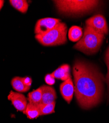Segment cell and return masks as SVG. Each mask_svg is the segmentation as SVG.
I'll return each mask as SVG.
<instances>
[{
	"label": "cell",
	"mask_w": 109,
	"mask_h": 123,
	"mask_svg": "<svg viewBox=\"0 0 109 123\" xmlns=\"http://www.w3.org/2000/svg\"><path fill=\"white\" fill-rule=\"evenodd\" d=\"M73 74L74 93L79 106L88 109L99 104L105 80L103 74L92 64L80 60L75 62Z\"/></svg>",
	"instance_id": "1"
},
{
	"label": "cell",
	"mask_w": 109,
	"mask_h": 123,
	"mask_svg": "<svg viewBox=\"0 0 109 123\" xmlns=\"http://www.w3.org/2000/svg\"><path fill=\"white\" fill-rule=\"evenodd\" d=\"M53 2L59 13L69 15L90 12L100 3L99 1L94 0H56Z\"/></svg>",
	"instance_id": "2"
},
{
	"label": "cell",
	"mask_w": 109,
	"mask_h": 123,
	"mask_svg": "<svg viewBox=\"0 0 109 123\" xmlns=\"http://www.w3.org/2000/svg\"><path fill=\"white\" fill-rule=\"evenodd\" d=\"M104 36L86 26L83 37L74 45V48L87 55L96 53L102 44Z\"/></svg>",
	"instance_id": "3"
},
{
	"label": "cell",
	"mask_w": 109,
	"mask_h": 123,
	"mask_svg": "<svg viewBox=\"0 0 109 123\" xmlns=\"http://www.w3.org/2000/svg\"><path fill=\"white\" fill-rule=\"evenodd\" d=\"M67 27L65 23L59 22L52 30L44 35H36L35 38L42 45L52 46L64 44L67 42Z\"/></svg>",
	"instance_id": "4"
},
{
	"label": "cell",
	"mask_w": 109,
	"mask_h": 123,
	"mask_svg": "<svg viewBox=\"0 0 109 123\" xmlns=\"http://www.w3.org/2000/svg\"><path fill=\"white\" fill-rule=\"evenodd\" d=\"M86 26L97 33L107 35L108 33V27L105 17L101 14L95 15L86 21Z\"/></svg>",
	"instance_id": "5"
},
{
	"label": "cell",
	"mask_w": 109,
	"mask_h": 123,
	"mask_svg": "<svg viewBox=\"0 0 109 123\" xmlns=\"http://www.w3.org/2000/svg\"><path fill=\"white\" fill-rule=\"evenodd\" d=\"M61 20L54 18H44L38 20L37 21L35 28L34 33L36 35H44L55 28Z\"/></svg>",
	"instance_id": "6"
},
{
	"label": "cell",
	"mask_w": 109,
	"mask_h": 123,
	"mask_svg": "<svg viewBox=\"0 0 109 123\" xmlns=\"http://www.w3.org/2000/svg\"><path fill=\"white\" fill-rule=\"evenodd\" d=\"M7 98L11 101L12 105L18 111L22 112L25 114L28 105V100L23 94L18 92L11 91L7 96Z\"/></svg>",
	"instance_id": "7"
},
{
	"label": "cell",
	"mask_w": 109,
	"mask_h": 123,
	"mask_svg": "<svg viewBox=\"0 0 109 123\" xmlns=\"http://www.w3.org/2000/svg\"><path fill=\"white\" fill-rule=\"evenodd\" d=\"M60 91L63 99L69 104L72 100L74 93V86L71 78L63 81L60 85Z\"/></svg>",
	"instance_id": "8"
},
{
	"label": "cell",
	"mask_w": 109,
	"mask_h": 123,
	"mask_svg": "<svg viewBox=\"0 0 109 123\" xmlns=\"http://www.w3.org/2000/svg\"><path fill=\"white\" fill-rule=\"evenodd\" d=\"M40 87L42 95L41 104L48 105L55 102L57 98L55 89L52 87L47 85H43Z\"/></svg>",
	"instance_id": "9"
},
{
	"label": "cell",
	"mask_w": 109,
	"mask_h": 123,
	"mask_svg": "<svg viewBox=\"0 0 109 123\" xmlns=\"http://www.w3.org/2000/svg\"><path fill=\"white\" fill-rule=\"evenodd\" d=\"M51 74L55 78L63 81L71 78L70 67L68 64H64L58 67Z\"/></svg>",
	"instance_id": "10"
},
{
	"label": "cell",
	"mask_w": 109,
	"mask_h": 123,
	"mask_svg": "<svg viewBox=\"0 0 109 123\" xmlns=\"http://www.w3.org/2000/svg\"><path fill=\"white\" fill-rule=\"evenodd\" d=\"M39 105L32 104L29 102L28 103L25 114L29 119H35L40 116V111Z\"/></svg>",
	"instance_id": "11"
},
{
	"label": "cell",
	"mask_w": 109,
	"mask_h": 123,
	"mask_svg": "<svg viewBox=\"0 0 109 123\" xmlns=\"http://www.w3.org/2000/svg\"><path fill=\"white\" fill-rule=\"evenodd\" d=\"M11 84L13 89L18 93H25L30 89V87L25 85L22 77L19 76L13 78L11 81Z\"/></svg>",
	"instance_id": "12"
},
{
	"label": "cell",
	"mask_w": 109,
	"mask_h": 123,
	"mask_svg": "<svg viewBox=\"0 0 109 123\" xmlns=\"http://www.w3.org/2000/svg\"><path fill=\"white\" fill-rule=\"evenodd\" d=\"M42 96L41 88V87H39L28 94L27 100L29 103L32 104H41L42 101Z\"/></svg>",
	"instance_id": "13"
},
{
	"label": "cell",
	"mask_w": 109,
	"mask_h": 123,
	"mask_svg": "<svg viewBox=\"0 0 109 123\" xmlns=\"http://www.w3.org/2000/svg\"><path fill=\"white\" fill-rule=\"evenodd\" d=\"M82 30L80 27L74 26L71 27L69 30V39L73 42H76L80 40L82 38Z\"/></svg>",
	"instance_id": "14"
},
{
	"label": "cell",
	"mask_w": 109,
	"mask_h": 123,
	"mask_svg": "<svg viewBox=\"0 0 109 123\" xmlns=\"http://www.w3.org/2000/svg\"><path fill=\"white\" fill-rule=\"evenodd\" d=\"M11 5L19 12L22 13L27 12L29 4L26 0H10Z\"/></svg>",
	"instance_id": "15"
},
{
	"label": "cell",
	"mask_w": 109,
	"mask_h": 123,
	"mask_svg": "<svg viewBox=\"0 0 109 123\" xmlns=\"http://www.w3.org/2000/svg\"><path fill=\"white\" fill-rule=\"evenodd\" d=\"M39 108L40 111V116H44L51 114L55 112V108L56 106V101L50 104L43 105L39 104Z\"/></svg>",
	"instance_id": "16"
},
{
	"label": "cell",
	"mask_w": 109,
	"mask_h": 123,
	"mask_svg": "<svg viewBox=\"0 0 109 123\" xmlns=\"http://www.w3.org/2000/svg\"><path fill=\"white\" fill-rule=\"evenodd\" d=\"M105 61H106V65L108 68V73L105 78V81L107 85L108 97V99H109V47L106 51V56H105Z\"/></svg>",
	"instance_id": "17"
},
{
	"label": "cell",
	"mask_w": 109,
	"mask_h": 123,
	"mask_svg": "<svg viewBox=\"0 0 109 123\" xmlns=\"http://www.w3.org/2000/svg\"><path fill=\"white\" fill-rule=\"evenodd\" d=\"M45 81L47 84L49 85H53L55 82V78L53 77L52 74H47L45 76Z\"/></svg>",
	"instance_id": "18"
},
{
	"label": "cell",
	"mask_w": 109,
	"mask_h": 123,
	"mask_svg": "<svg viewBox=\"0 0 109 123\" xmlns=\"http://www.w3.org/2000/svg\"><path fill=\"white\" fill-rule=\"evenodd\" d=\"M22 78H23V82L25 84V85L31 88V86L32 84V78L29 76H26L24 77H22Z\"/></svg>",
	"instance_id": "19"
},
{
	"label": "cell",
	"mask_w": 109,
	"mask_h": 123,
	"mask_svg": "<svg viewBox=\"0 0 109 123\" xmlns=\"http://www.w3.org/2000/svg\"><path fill=\"white\" fill-rule=\"evenodd\" d=\"M4 1L3 0H0V11L1 9L2 8V7L4 6Z\"/></svg>",
	"instance_id": "20"
}]
</instances>
